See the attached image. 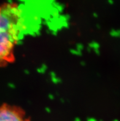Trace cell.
Wrapping results in <instances>:
<instances>
[{"instance_id":"1","label":"cell","mask_w":120,"mask_h":121,"mask_svg":"<svg viewBox=\"0 0 120 121\" xmlns=\"http://www.w3.org/2000/svg\"><path fill=\"white\" fill-rule=\"evenodd\" d=\"M25 23L24 11L15 3L0 4V67L15 61V51Z\"/></svg>"},{"instance_id":"2","label":"cell","mask_w":120,"mask_h":121,"mask_svg":"<svg viewBox=\"0 0 120 121\" xmlns=\"http://www.w3.org/2000/svg\"><path fill=\"white\" fill-rule=\"evenodd\" d=\"M0 121H31L21 106L9 103L0 104Z\"/></svg>"}]
</instances>
